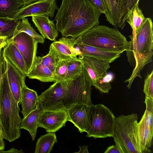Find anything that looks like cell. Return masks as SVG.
Returning a JSON list of instances; mask_svg holds the SVG:
<instances>
[{"label":"cell","instance_id":"obj_1","mask_svg":"<svg viewBox=\"0 0 153 153\" xmlns=\"http://www.w3.org/2000/svg\"><path fill=\"white\" fill-rule=\"evenodd\" d=\"M54 21L63 37L76 39L99 24L101 13L90 0H62Z\"/></svg>","mask_w":153,"mask_h":153},{"label":"cell","instance_id":"obj_2","mask_svg":"<svg viewBox=\"0 0 153 153\" xmlns=\"http://www.w3.org/2000/svg\"><path fill=\"white\" fill-rule=\"evenodd\" d=\"M153 25L151 19L146 18L137 32H132V35L129 36L131 40L129 48L126 51L128 61L134 69L130 76L124 82H128L127 87L129 89L135 78H142L141 71L152 61Z\"/></svg>","mask_w":153,"mask_h":153},{"label":"cell","instance_id":"obj_3","mask_svg":"<svg viewBox=\"0 0 153 153\" xmlns=\"http://www.w3.org/2000/svg\"><path fill=\"white\" fill-rule=\"evenodd\" d=\"M10 90L7 69L3 75L0 87V123L4 139L10 142L19 138L21 134L20 108Z\"/></svg>","mask_w":153,"mask_h":153},{"label":"cell","instance_id":"obj_4","mask_svg":"<svg viewBox=\"0 0 153 153\" xmlns=\"http://www.w3.org/2000/svg\"><path fill=\"white\" fill-rule=\"evenodd\" d=\"M137 114L125 116L121 115L115 118L113 137L115 145L121 153H151L149 148L140 142L138 130Z\"/></svg>","mask_w":153,"mask_h":153},{"label":"cell","instance_id":"obj_5","mask_svg":"<svg viewBox=\"0 0 153 153\" xmlns=\"http://www.w3.org/2000/svg\"><path fill=\"white\" fill-rule=\"evenodd\" d=\"M81 40L85 44L120 53L128 50L130 44L117 29L99 25L82 36Z\"/></svg>","mask_w":153,"mask_h":153},{"label":"cell","instance_id":"obj_6","mask_svg":"<svg viewBox=\"0 0 153 153\" xmlns=\"http://www.w3.org/2000/svg\"><path fill=\"white\" fill-rule=\"evenodd\" d=\"M91 126L86 136L105 138L113 136L115 118L111 110L104 105H91Z\"/></svg>","mask_w":153,"mask_h":153},{"label":"cell","instance_id":"obj_7","mask_svg":"<svg viewBox=\"0 0 153 153\" xmlns=\"http://www.w3.org/2000/svg\"><path fill=\"white\" fill-rule=\"evenodd\" d=\"M92 85L83 67L81 75L74 80H71L64 102L65 110L76 104L93 105L91 100Z\"/></svg>","mask_w":153,"mask_h":153},{"label":"cell","instance_id":"obj_8","mask_svg":"<svg viewBox=\"0 0 153 153\" xmlns=\"http://www.w3.org/2000/svg\"><path fill=\"white\" fill-rule=\"evenodd\" d=\"M70 80L56 81L38 96V102L41 110H66L64 101Z\"/></svg>","mask_w":153,"mask_h":153},{"label":"cell","instance_id":"obj_9","mask_svg":"<svg viewBox=\"0 0 153 153\" xmlns=\"http://www.w3.org/2000/svg\"><path fill=\"white\" fill-rule=\"evenodd\" d=\"M78 58L82 62L85 72L92 85L97 88L103 79L107 74L110 68L106 61L83 55H79Z\"/></svg>","mask_w":153,"mask_h":153},{"label":"cell","instance_id":"obj_10","mask_svg":"<svg viewBox=\"0 0 153 153\" xmlns=\"http://www.w3.org/2000/svg\"><path fill=\"white\" fill-rule=\"evenodd\" d=\"M10 40L22 55L29 72L36 56L38 42L33 37L23 32L15 34Z\"/></svg>","mask_w":153,"mask_h":153},{"label":"cell","instance_id":"obj_11","mask_svg":"<svg viewBox=\"0 0 153 153\" xmlns=\"http://www.w3.org/2000/svg\"><path fill=\"white\" fill-rule=\"evenodd\" d=\"M146 108L140 121L137 123L140 143L145 147L149 148L153 144V99L145 96Z\"/></svg>","mask_w":153,"mask_h":153},{"label":"cell","instance_id":"obj_12","mask_svg":"<svg viewBox=\"0 0 153 153\" xmlns=\"http://www.w3.org/2000/svg\"><path fill=\"white\" fill-rule=\"evenodd\" d=\"M56 0H39L24 6L17 12L14 19L21 20L26 17L44 15L51 19L54 16L55 10L58 7Z\"/></svg>","mask_w":153,"mask_h":153},{"label":"cell","instance_id":"obj_13","mask_svg":"<svg viewBox=\"0 0 153 153\" xmlns=\"http://www.w3.org/2000/svg\"><path fill=\"white\" fill-rule=\"evenodd\" d=\"M68 121L66 110H41L38 119L39 126L45 128L47 132H55Z\"/></svg>","mask_w":153,"mask_h":153},{"label":"cell","instance_id":"obj_14","mask_svg":"<svg viewBox=\"0 0 153 153\" xmlns=\"http://www.w3.org/2000/svg\"><path fill=\"white\" fill-rule=\"evenodd\" d=\"M91 105L76 104L66 110L68 121L72 123L81 133L86 132L91 126Z\"/></svg>","mask_w":153,"mask_h":153},{"label":"cell","instance_id":"obj_15","mask_svg":"<svg viewBox=\"0 0 153 153\" xmlns=\"http://www.w3.org/2000/svg\"><path fill=\"white\" fill-rule=\"evenodd\" d=\"M75 45L80 52V55L94 58L109 63L114 62L120 56L121 53H119L107 51L85 44L81 41V36L75 39Z\"/></svg>","mask_w":153,"mask_h":153},{"label":"cell","instance_id":"obj_16","mask_svg":"<svg viewBox=\"0 0 153 153\" xmlns=\"http://www.w3.org/2000/svg\"><path fill=\"white\" fill-rule=\"evenodd\" d=\"M5 60L9 86L15 100L20 104L22 90L25 85L26 77L22 75L9 61Z\"/></svg>","mask_w":153,"mask_h":153},{"label":"cell","instance_id":"obj_17","mask_svg":"<svg viewBox=\"0 0 153 153\" xmlns=\"http://www.w3.org/2000/svg\"><path fill=\"white\" fill-rule=\"evenodd\" d=\"M3 54L5 59L9 61L23 76L28 73L23 58L11 40L3 47Z\"/></svg>","mask_w":153,"mask_h":153},{"label":"cell","instance_id":"obj_18","mask_svg":"<svg viewBox=\"0 0 153 153\" xmlns=\"http://www.w3.org/2000/svg\"><path fill=\"white\" fill-rule=\"evenodd\" d=\"M32 21L43 37L55 41L58 36L59 31L54 21L50 20L44 15L32 16Z\"/></svg>","mask_w":153,"mask_h":153},{"label":"cell","instance_id":"obj_19","mask_svg":"<svg viewBox=\"0 0 153 153\" xmlns=\"http://www.w3.org/2000/svg\"><path fill=\"white\" fill-rule=\"evenodd\" d=\"M20 104L22 108L21 112L25 117L35 110L39 104L38 96L36 92L25 85L21 91Z\"/></svg>","mask_w":153,"mask_h":153},{"label":"cell","instance_id":"obj_20","mask_svg":"<svg viewBox=\"0 0 153 153\" xmlns=\"http://www.w3.org/2000/svg\"><path fill=\"white\" fill-rule=\"evenodd\" d=\"M27 77L30 79H36L43 82H55L54 74L47 67L40 62L36 56L31 70Z\"/></svg>","mask_w":153,"mask_h":153},{"label":"cell","instance_id":"obj_21","mask_svg":"<svg viewBox=\"0 0 153 153\" xmlns=\"http://www.w3.org/2000/svg\"><path fill=\"white\" fill-rule=\"evenodd\" d=\"M75 39L63 37L51 44L60 53L73 59L78 58L80 53L75 47Z\"/></svg>","mask_w":153,"mask_h":153},{"label":"cell","instance_id":"obj_22","mask_svg":"<svg viewBox=\"0 0 153 153\" xmlns=\"http://www.w3.org/2000/svg\"><path fill=\"white\" fill-rule=\"evenodd\" d=\"M41 110L39 104L36 108L30 112L26 117L22 119L20 128L28 131L32 140H35L37 129L39 126L38 119Z\"/></svg>","mask_w":153,"mask_h":153},{"label":"cell","instance_id":"obj_23","mask_svg":"<svg viewBox=\"0 0 153 153\" xmlns=\"http://www.w3.org/2000/svg\"><path fill=\"white\" fill-rule=\"evenodd\" d=\"M38 57L41 63L47 67L53 74L58 62L62 60L73 59L60 53L51 44L48 53L43 56H39Z\"/></svg>","mask_w":153,"mask_h":153},{"label":"cell","instance_id":"obj_24","mask_svg":"<svg viewBox=\"0 0 153 153\" xmlns=\"http://www.w3.org/2000/svg\"><path fill=\"white\" fill-rule=\"evenodd\" d=\"M24 5L22 0H0V17L14 19Z\"/></svg>","mask_w":153,"mask_h":153},{"label":"cell","instance_id":"obj_25","mask_svg":"<svg viewBox=\"0 0 153 153\" xmlns=\"http://www.w3.org/2000/svg\"><path fill=\"white\" fill-rule=\"evenodd\" d=\"M119 14L120 28L123 29L126 25V20L133 9L140 0H115Z\"/></svg>","mask_w":153,"mask_h":153},{"label":"cell","instance_id":"obj_26","mask_svg":"<svg viewBox=\"0 0 153 153\" xmlns=\"http://www.w3.org/2000/svg\"><path fill=\"white\" fill-rule=\"evenodd\" d=\"M57 142L55 132H48L38 139L34 153H50L52 150L54 143Z\"/></svg>","mask_w":153,"mask_h":153},{"label":"cell","instance_id":"obj_27","mask_svg":"<svg viewBox=\"0 0 153 153\" xmlns=\"http://www.w3.org/2000/svg\"><path fill=\"white\" fill-rule=\"evenodd\" d=\"M21 20L0 17V37H6L9 40L12 39Z\"/></svg>","mask_w":153,"mask_h":153},{"label":"cell","instance_id":"obj_28","mask_svg":"<svg viewBox=\"0 0 153 153\" xmlns=\"http://www.w3.org/2000/svg\"><path fill=\"white\" fill-rule=\"evenodd\" d=\"M105 10L106 20L116 28H120V22L115 0H102Z\"/></svg>","mask_w":153,"mask_h":153},{"label":"cell","instance_id":"obj_29","mask_svg":"<svg viewBox=\"0 0 153 153\" xmlns=\"http://www.w3.org/2000/svg\"><path fill=\"white\" fill-rule=\"evenodd\" d=\"M146 18L139 7V3L134 6L126 21L130 25L132 32L136 33L144 22Z\"/></svg>","mask_w":153,"mask_h":153},{"label":"cell","instance_id":"obj_30","mask_svg":"<svg viewBox=\"0 0 153 153\" xmlns=\"http://www.w3.org/2000/svg\"><path fill=\"white\" fill-rule=\"evenodd\" d=\"M21 20L16 28L14 35L23 32L34 38L38 43L43 44L45 42V39L31 26L28 19L24 18Z\"/></svg>","mask_w":153,"mask_h":153},{"label":"cell","instance_id":"obj_31","mask_svg":"<svg viewBox=\"0 0 153 153\" xmlns=\"http://www.w3.org/2000/svg\"><path fill=\"white\" fill-rule=\"evenodd\" d=\"M83 70L82 62L78 58L69 60L65 80H74L79 77Z\"/></svg>","mask_w":153,"mask_h":153},{"label":"cell","instance_id":"obj_32","mask_svg":"<svg viewBox=\"0 0 153 153\" xmlns=\"http://www.w3.org/2000/svg\"><path fill=\"white\" fill-rule=\"evenodd\" d=\"M69 60H62L58 63L54 73L55 82L65 80Z\"/></svg>","mask_w":153,"mask_h":153},{"label":"cell","instance_id":"obj_33","mask_svg":"<svg viewBox=\"0 0 153 153\" xmlns=\"http://www.w3.org/2000/svg\"><path fill=\"white\" fill-rule=\"evenodd\" d=\"M143 91L146 96L153 99V70L144 80Z\"/></svg>","mask_w":153,"mask_h":153},{"label":"cell","instance_id":"obj_34","mask_svg":"<svg viewBox=\"0 0 153 153\" xmlns=\"http://www.w3.org/2000/svg\"><path fill=\"white\" fill-rule=\"evenodd\" d=\"M6 69V63L3 56V51H2L0 57V87L2 76Z\"/></svg>","mask_w":153,"mask_h":153},{"label":"cell","instance_id":"obj_35","mask_svg":"<svg viewBox=\"0 0 153 153\" xmlns=\"http://www.w3.org/2000/svg\"><path fill=\"white\" fill-rule=\"evenodd\" d=\"M101 13L105 14V10L102 0H90Z\"/></svg>","mask_w":153,"mask_h":153},{"label":"cell","instance_id":"obj_36","mask_svg":"<svg viewBox=\"0 0 153 153\" xmlns=\"http://www.w3.org/2000/svg\"><path fill=\"white\" fill-rule=\"evenodd\" d=\"M104 153H121L117 146L115 145H112L108 147L104 152Z\"/></svg>","mask_w":153,"mask_h":153},{"label":"cell","instance_id":"obj_37","mask_svg":"<svg viewBox=\"0 0 153 153\" xmlns=\"http://www.w3.org/2000/svg\"><path fill=\"white\" fill-rule=\"evenodd\" d=\"M0 153H22L24 152L22 149L18 150L17 149L12 148L10 149L9 150L6 151H4L3 150H0Z\"/></svg>","mask_w":153,"mask_h":153},{"label":"cell","instance_id":"obj_38","mask_svg":"<svg viewBox=\"0 0 153 153\" xmlns=\"http://www.w3.org/2000/svg\"><path fill=\"white\" fill-rule=\"evenodd\" d=\"M8 39L5 37H0V46L4 47L9 41Z\"/></svg>","mask_w":153,"mask_h":153},{"label":"cell","instance_id":"obj_39","mask_svg":"<svg viewBox=\"0 0 153 153\" xmlns=\"http://www.w3.org/2000/svg\"><path fill=\"white\" fill-rule=\"evenodd\" d=\"M79 147L80 148L79 152H76V153H88V146H79Z\"/></svg>","mask_w":153,"mask_h":153},{"label":"cell","instance_id":"obj_40","mask_svg":"<svg viewBox=\"0 0 153 153\" xmlns=\"http://www.w3.org/2000/svg\"><path fill=\"white\" fill-rule=\"evenodd\" d=\"M5 147V143L3 139L0 137V151L4 149Z\"/></svg>","mask_w":153,"mask_h":153},{"label":"cell","instance_id":"obj_41","mask_svg":"<svg viewBox=\"0 0 153 153\" xmlns=\"http://www.w3.org/2000/svg\"><path fill=\"white\" fill-rule=\"evenodd\" d=\"M24 3V5H25L28 4H29L30 3H33V2L39 0H22Z\"/></svg>","mask_w":153,"mask_h":153},{"label":"cell","instance_id":"obj_42","mask_svg":"<svg viewBox=\"0 0 153 153\" xmlns=\"http://www.w3.org/2000/svg\"><path fill=\"white\" fill-rule=\"evenodd\" d=\"M0 137L4 139V136L2 133L0 123Z\"/></svg>","mask_w":153,"mask_h":153},{"label":"cell","instance_id":"obj_43","mask_svg":"<svg viewBox=\"0 0 153 153\" xmlns=\"http://www.w3.org/2000/svg\"><path fill=\"white\" fill-rule=\"evenodd\" d=\"M4 47L3 46H0V53H1V51H2V48H3Z\"/></svg>","mask_w":153,"mask_h":153},{"label":"cell","instance_id":"obj_44","mask_svg":"<svg viewBox=\"0 0 153 153\" xmlns=\"http://www.w3.org/2000/svg\"><path fill=\"white\" fill-rule=\"evenodd\" d=\"M1 51H1V53H0V56H1Z\"/></svg>","mask_w":153,"mask_h":153}]
</instances>
